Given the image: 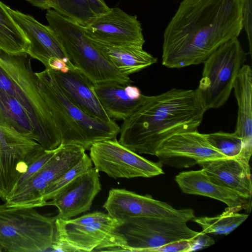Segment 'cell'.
Wrapping results in <instances>:
<instances>
[{
  "label": "cell",
  "instance_id": "3",
  "mask_svg": "<svg viewBox=\"0 0 252 252\" xmlns=\"http://www.w3.org/2000/svg\"><path fill=\"white\" fill-rule=\"evenodd\" d=\"M35 75L40 92L61 136L62 145H78L86 151L95 142L116 138L120 127L115 122L103 121L82 111L63 93L51 70L46 69Z\"/></svg>",
  "mask_w": 252,
  "mask_h": 252
},
{
  "label": "cell",
  "instance_id": "2",
  "mask_svg": "<svg viewBox=\"0 0 252 252\" xmlns=\"http://www.w3.org/2000/svg\"><path fill=\"white\" fill-rule=\"evenodd\" d=\"M206 111L195 90L173 88L158 95H144L123 120L118 141L138 154L156 156L170 137L197 130Z\"/></svg>",
  "mask_w": 252,
  "mask_h": 252
},
{
  "label": "cell",
  "instance_id": "4",
  "mask_svg": "<svg viewBox=\"0 0 252 252\" xmlns=\"http://www.w3.org/2000/svg\"><path fill=\"white\" fill-rule=\"evenodd\" d=\"M46 18L74 66L94 84L133 82L104 57L86 35L82 26L52 9L47 10Z\"/></svg>",
  "mask_w": 252,
  "mask_h": 252
},
{
  "label": "cell",
  "instance_id": "22",
  "mask_svg": "<svg viewBox=\"0 0 252 252\" xmlns=\"http://www.w3.org/2000/svg\"><path fill=\"white\" fill-rule=\"evenodd\" d=\"M90 40L104 57L120 72L128 75L157 62V58L133 44H113Z\"/></svg>",
  "mask_w": 252,
  "mask_h": 252
},
{
  "label": "cell",
  "instance_id": "28",
  "mask_svg": "<svg viewBox=\"0 0 252 252\" xmlns=\"http://www.w3.org/2000/svg\"><path fill=\"white\" fill-rule=\"evenodd\" d=\"M58 149V148L53 150H44L42 153L32 162L29 166L27 171L18 181L15 188L20 186L31 178L53 157L57 151Z\"/></svg>",
  "mask_w": 252,
  "mask_h": 252
},
{
  "label": "cell",
  "instance_id": "27",
  "mask_svg": "<svg viewBox=\"0 0 252 252\" xmlns=\"http://www.w3.org/2000/svg\"><path fill=\"white\" fill-rule=\"evenodd\" d=\"M211 144L227 158L240 157L243 149L241 138L234 131H222L207 134Z\"/></svg>",
  "mask_w": 252,
  "mask_h": 252
},
{
  "label": "cell",
  "instance_id": "11",
  "mask_svg": "<svg viewBox=\"0 0 252 252\" xmlns=\"http://www.w3.org/2000/svg\"><path fill=\"white\" fill-rule=\"evenodd\" d=\"M36 141L0 124V198L5 201L29 166L43 151Z\"/></svg>",
  "mask_w": 252,
  "mask_h": 252
},
{
  "label": "cell",
  "instance_id": "13",
  "mask_svg": "<svg viewBox=\"0 0 252 252\" xmlns=\"http://www.w3.org/2000/svg\"><path fill=\"white\" fill-rule=\"evenodd\" d=\"M156 156L160 162L176 168L189 167L201 162L227 158L209 142L207 134L197 130L175 134L160 145Z\"/></svg>",
  "mask_w": 252,
  "mask_h": 252
},
{
  "label": "cell",
  "instance_id": "30",
  "mask_svg": "<svg viewBox=\"0 0 252 252\" xmlns=\"http://www.w3.org/2000/svg\"><path fill=\"white\" fill-rule=\"evenodd\" d=\"M191 239H184L172 242L153 249L150 252H189Z\"/></svg>",
  "mask_w": 252,
  "mask_h": 252
},
{
  "label": "cell",
  "instance_id": "9",
  "mask_svg": "<svg viewBox=\"0 0 252 252\" xmlns=\"http://www.w3.org/2000/svg\"><path fill=\"white\" fill-rule=\"evenodd\" d=\"M90 151L94 167L111 178H150L164 174L160 162L144 158L123 146L116 138L95 142Z\"/></svg>",
  "mask_w": 252,
  "mask_h": 252
},
{
  "label": "cell",
  "instance_id": "8",
  "mask_svg": "<svg viewBox=\"0 0 252 252\" xmlns=\"http://www.w3.org/2000/svg\"><path fill=\"white\" fill-rule=\"evenodd\" d=\"M182 218L139 217L126 220L117 228L126 243L127 252H150L166 244L191 239L201 232L194 231Z\"/></svg>",
  "mask_w": 252,
  "mask_h": 252
},
{
  "label": "cell",
  "instance_id": "29",
  "mask_svg": "<svg viewBox=\"0 0 252 252\" xmlns=\"http://www.w3.org/2000/svg\"><path fill=\"white\" fill-rule=\"evenodd\" d=\"M242 25L248 36L250 54L252 56V0H242Z\"/></svg>",
  "mask_w": 252,
  "mask_h": 252
},
{
  "label": "cell",
  "instance_id": "20",
  "mask_svg": "<svg viewBox=\"0 0 252 252\" xmlns=\"http://www.w3.org/2000/svg\"><path fill=\"white\" fill-rule=\"evenodd\" d=\"M94 89L104 110L112 120H124L136 109L143 94L134 86L109 82L94 84Z\"/></svg>",
  "mask_w": 252,
  "mask_h": 252
},
{
  "label": "cell",
  "instance_id": "14",
  "mask_svg": "<svg viewBox=\"0 0 252 252\" xmlns=\"http://www.w3.org/2000/svg\"><path fill=\"white\" fill-rule=\"evenodd\" d=\"M83 29L90 39L103 43L143 46L145 42L137 16L119 7L110 8Z\"/></svg>",
  "mask_w": 252,
  "mask_h": 252
},
{
  "label": "cell",
  "instance_id": "1",
  "mask_svg": "<svg viewBox=\"0 0 252 252\" xmlns=\"http://www.w3.org/2000/svg\"><path fill=\"white\" fill-rule=\"evenodd\" d=\"M243 29L242 0H183L166 26L162 64H199Z\"/></svg>",
  "mask_w": 252,
  "mask_h": 252
},
{
  "label": "cell",
  "instance_id": "18",
  "mask_svg": "<svg viewBox=\"0 0 252 252\" xmlns=\"http://www.w3.org/2000/svg\"><path fill=\"white\" fill-rule=\"evenodd\" d=\"M65 95L89 116L105 122L112 121L94 89V84L76 68L66 72L52 70Z\"/></svg>",
  "mask_w": 252,
  "mask_h": 252
},
{
  "label": "cell",
  "instance_id": "5",
  "mask_svg": "<svg viewBox=\"0 0 252 252\" xmlns=\"http://www.w3.org/2000/svg\"><path fill=\"white\" fill-rule=\"evenodd\" d=\"M33 207L0 204V247L6 252H50L56 235L55 217Z\"/></svg>",
  "mask_w": 252,
  "mask_h": 252
},
{
  "label": "cell",
  "instance_id": "23",
  "mask_svg": "<svg viewBox=\"0 0 252 252\" xmlns=\"http://www.w3.org/2000/svg\"><path fill=\"white\" fill-rule=\"evenodd\" d=\"M50 0L54 10L83 27L110 9L104 0Z\"/></svg>",
  "mask_w": 252,
  "mask_h": 252
},
{
  "label": "cell",
  "instance_id": "32",
  "mask_svg": "<svg viewBox=\"0 0 252 252\" xmlns=\"http://www.w3.org/2000/svg\"><path fill=\"white\" fill-rule=\"evenodd\" d=\"M215 243V241L207 233L203 231L191 240L189 252L196 251L209 247Z\"/></svg>",
  "mask_w": 252,
  "mask_h": 252
},
{
  "label": "cell",
  "instance_id": "24",
  "mask_svg": "<svg viewBox=\"0 0 252 252\" xmlns=\"http://www.w3.org/2000/svg\"><path fill=\"white\" fill-rule=\"evenodd\" d=\"M30 41L0 4V50L11 55L27 53Z\"/></svg>",
  "mask_w": 252,
  "mask_h": 252
},
{
  "label": "cell",
  "instance_id": "34",
  "mask_svg": "<svg viewBox=\"0 0 252 252\" xmlns=\"http://www.w3.org/2000/svg\"><path fill=\"white\" fill-rule=\"evenodd\" d=\"M2 251V249L1 248V247H0V252H1Z\"/></svg>",
  "mask_w": 252,
  "mask_h": 252
},
{
  "label": "cell",
  "instance_id": "12",
  "mask_svg": "<svg viewBox=\"0 0 252 252\" xmlns=\"http://www.w3.org/2000/svg\"><path fill=\"white\" fill-rule=\"evenodd\" d=\"M112 218L121 221L139 217L182 218L188 221L194 217L191 208L176 209L170 205L124 189H112L103 205Z\"/></svg>",
  "mask_w": 252,
  "mask_h": 252
},
{
  "label": "cell",
  "instance_id": "10",
  "mask_svg": "<svg viewBox=\"0 0 252 252\" xmlns=\"http://www.w3.org/2000/svg\"><path fill=\"white\" fill-rule=\"evenodd\" d=\"M85 154L81 146L61 145L42 168L10 192L5 202L10 206L38 207L39 198L46 189L74 166Z\"/></svg>",
  "mask_w": 252,
  "mask_h": 252
},
{
  "label": "cell",
  "instance_id": "21",
  "mask_svg": "<svg viewBox=\"0 0 252 252\" xmlns=\"http://www.w3.org/2000/svg\"><path fill=\"white\" fill-rule=\"evenodd\" d=\"M238 104L235 132L241 138V157L250 160L252 154V72L248 65H243L235 80L233 88Z\"/></svg>",
  "mask_w": 252,
  "mask_h": 252
},
{
  "label": "cell",
  "instance_id": "7",
  "mask_svg": "<svg viewBox=\"0 0 252 252\" xmlns=\"http://www.w3.org/2000/svg\"><path fill=\"white\" fill-rule=\"evenodd\" d=\"M123 221L111 217L83 225L56 219L50 252L126 251L125 238L116 231Z\"/></svg>",
  "mask_w": 252,
  "mask_h": 252
},
{
  "label": "cell",
  "instance_id": "31",
  "mask_svg": "<svg viewBox=\"0 0 252 252\" xmlns=\"http://www.w3.org/2000/svg\"><path fill=\"white\" fill-rule=\"evenodd\" d=\"M110 217L107 214H104L100 212H95L74 219L68 220L74 224L83 225L105 220Z\"/></svg>",
  "mask_w": 252,
  "mask_h": 252
},
{
  "label": "cell",
  "instance_id": "17",
  "mask_svg": "<svg viewBox=\"0 0 252 252\" xmlns=\"http://www.w3.org/2000/svg\"><path fill=\"white\" fill-rule=\"evenodd\" d=\"M198 164L212 182L251 201L252 184L249 160L237 157L212 159Z\"/></svg>",
  "mask_w": 252,
  "mask_h": 252
},
{
  "label": "cell",
  "instance_id": "19",
  "mask_svg": "<svg viewBox=\"0 0 252 252\" xmlns=\"http://www.w3.org/2000/svg\"><path fill=\"white\" fill-rule=\"evenodd\" d=\"M175 181L184 193L205 196L220 201L227 205L226 209L229 211L238 212L242 209H251V201L214 183L202 169L181 172L176 176Z\"/></svg>",
  "mask_w": 252,
  "mask_h": 252
},
{
  "label": "cell",
  "instance_id": "6",
  "mask_svg": "<svg viewBox=\"0 0 252 252\" xmlns=\"http://www.w3.org/2000/svg\"><path fill=\"white\" fill-rule=\"evenodd\" d=\"M246 57L235 37L219 46L204 61L202 78L195 91L206 110L219 108L226 102Z\"/></svg>",
  "mask_w": 252,
  "mask_h": 252
},
{
  "label": "cell",
  "instance_id": "15",
  "mask_svg": "<svg viewBox=\"0 0 252 252\" xmlns=\"http://www.w3.org/2000/svg\"><path fill=\"white\" fill-rule=\"evenodd\" d=\"M30 41L27 54L42 62L49 69L56 60L65 62L72 68H76L66 54L56 34L49 26H45L33 16L14 10L0 1Z\"/></svg>",
  "mask_w": 252,
  "mask_h": 252
},
{
  "label": "cell",
  "instance_id": "16",
  "mask_svg": "<svg viewBox=\"0 0 252 252\" xmlns=\"http://www.w3.org/2000/svg\"><path fill=\"white\" fill-rule=\"evenodd\" d=\"M99 172L92 167L61 189L46 206L56 207V219H70L90 210L101 189Z\"/></svg>",
  "mask_w": 252,
  "mask_h": 252
},
{
  "label": "cell",
  "instance_id": "33",
  "mask_svg": "<svg viewBox=\"0 0 252 252\" xmlns=\"http://www.w3.org/2000/svg\"><path fill=\"white\" fill-rule=\"evenodd\" d=\"M32 5L43 9H49L52 8L50 0H25Z\"/></svg>",
  "mask_w": 252,
  "mask_h": 252
},
{
  "label": "cell",
  "instance_id": "26",
  "mask_svg": "<svg viewBox=\"0 0 252 252\" xmlns=\"http://www.w3.org/2000/svg\"><path fill=\"white\" fill-rule=\"evenodd\" d=\"M93 166V162L85 153L81 159L72 168L64 173L58 180L49 185L40 196L38 207L46 206L47 202L51 200L63 187L77 176Z\"/></svg>",
  "mask_w": 252,
  "mask_h": 252
},
{
  "label": "cell",
  "instance_id": "25",
  "mask_svg": "<svg viewBox=\"0 0 252 252\" xmlns=\"http://www.w3.org/2000/svg\"><path fill=\"white\" fill-rule=\"evenodd\" d=\"M248 214L229 211L227 209L215 217H194L192 220L198 224L205 233L227 235L248 217Z\"/></svg>",
  "mask_w": 252,
  "mask_h": 252
}]
</instances>
